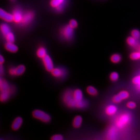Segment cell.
Segmentation results:
<instances>
[{"label":"cell","instance_id":"12","mask_svg":"<svg viewBox=\"0 0 140 140\" xmlns=\"http://www.w3.org/2000/svg\"><path fill=\"white\" fill-rule=\"evenodd\" d=\"M12 89L11 87L8 89L1 92V96H0L1 101L2 102H3L7 101L10 97L11 94L12 93Z\"/></svg>","mask_w":140,"mask_h":140},{"label":"cell","instance_id":"7","mask_svg":"<svg viewBox=\"0 0 140 140\" xmlns=\"http://www.w3.org/2000/svg\"><path fill=\"white\" fill-rule=\"evenodd\" d=\"M42 60L44 68L46 71L51 72L53 68H54V63L51 57L47 54L44 58H42Z\"/></svg>","mask_w":140,"mask_h":140},{"label":"cell","instance_id":"28","mask_svg":"<svg viewBox=\"0 0 140 140\" xmlns=\"http://www.w3.org/2000/svg\"><path fill=\"white\" fill-rule=\"evenodd\" d=\"M131 35L138 40L140 39V31L138 29H134L131 31Z\"/></svg>","mask_w":140,"mask_h":140},{"label":"cell","instance_id":"21","mask_svg":"<svg viewBox=\"0 0 140 140\" xmlns=\"http://www.w3.org/2000/svg\"><path fill=\"white\" fill-rule=\"evenodd\" d=\"M47 54V51L44 47H40L36 51V55L39 58L42 59Z\"/></svg>","mask_w":140,"mask_h":140},{"label":"cell","instance_id":"38","mask_svg":"<svg viewBox=\"0 0 140 140\" xmlns=\"http://www.w3.org/2000/svg\"><path fill=\"white\" fill-rule=\"evenodd\" d=\"M11 1H15V0H11Z\"/></svg>","mask_w":140,"mask_h":140},{"label":"cell","instance_id":"3","mask_svg":"<svg viewBox=\"0 0 140 140\" xmlns=\"http://www.w3.org/2000/svg\"><path fill=\"white\" fill-rule=\"evenodd\" d=\"M74 29L69 24L65 26L60 30V35L66 40H71L74 36Z\"/></svg>","mask_w":140,"mask_h":140},{"label":"cell","instance_id":"19","mask_svg":"<svg viewBox=\"0 0 140 140\" xmlns=\"http://www.w3.org/2000/svg\"><path fill=\"white\" fill-rule=\"evenodd\" d=\"M126 42L128 46L131 47L135 48L138 44L137 40L131 36V35L126 38Z\"/></svg>","mask_w":140,"mask_h":140},{"label":"cell","instance_id":"37","mask_svg":"<svg viewBox=\"0 0 140 140\" xmlns=\"http://www.w3.org/2000/svg\"><path fill=\"white\" fill-rule=\"evenodd\" d=\"M135 48L137 49V50H139V51H140V43H138V44H137V46H136V47Z\"/></svg>","mask_w":140,"mask_h":140},{"label":"cell","instance_id":"11","mask_svg":"<svg viewBox=\"0 0 140 140\" xmlns=\"http://www.w3.org/2000/svg\"><path fill=\"white\" fill-rule=\"evenodd\" d=\"M51 73L53 76L57 78H60L65 76V71L61 68H54L51 71Z\"/></svg>","mask_w":140,"mask_h":140},{"label":"cell","instance_id":"17","mask_svg":"<svg viewBox=\"0 0 140 140\" xmlns=\"http://www.w3.org/2000/svg\"><path fill=\"white\" fill-rule=\"evenodd\" d=\"M1 31L2 35L5 36L7 34L10 33L11 31V27L9 25L5 23H3L1 25Z\"/></svg>","mask_w":140,"mask_h":140},{"label":"cell","instance_id":"25","mask_svg":"<svg viewBox=\"0 0 140 140\" xmlns=\"http://www.w3.org/2000/svg\"><path fill=\"white\" fill-rule=\"evenodd\" d=\"M129 58L133 61H137L140 60V51L139 50L133 51L129 55Z\"/></svg>","mask_w":140,"mask_h":140},{"label":"cell","instance_id":"10","mask_svg":"<svg viewBox=\"0 0 140 140\" xmlns=\"http://www.w3.org/2000/svg\"><path fill=\"white\" fill-rule=\"evenodd\" d=\"M117 112V107L114 104L107 105L105 107V113L107 115L112 117L115 115Z\"/></svg>","mask_w":140,"mask_h":140},{"label":"cell","instance_id":"8","mask_svg":"<svg viewBox=\"0 0 140 140\" xmlns=\"http://www.w3.org/2000/svg\"><path fill=\"white\" fill-rule=\"evenodd\" d=\"M23 14L24 12L21 9L19 8L14 9L12 12L13 21L16 24L21 25L23 18Z\"/></svg>","mask_w":140,"mask_h":140},{"label":"cell","instance_id":"22","mask_svg":"<svg viewBox=\"0 0 140 140\" xmlns=\"http://www.w3.org/2000/svg\"><path fill=\"white\" fill-rule=\"evenodd\" d=\"M11 86L9 85V84L4 79H1L0 81V89L1 92L4 91L10 88Z\"/></svg>","mask_w":140,"mask_h":140},{"label":"cell","instance_id":"2","mask_svg":"<svg viewBox=\"0 0 140 140\" xmlns=\"http://www.w3.org/2000/svg\"><path fill=\"white\" fill-rule=\"evenodd\" d=\"M63 100L67 107L70 108H77V103L74 99L73 91L71 90H67L63 94Z\"/></svg>","mask_w":140,"mask_h":140},{"label":"cell","instance_id":"24","mask_svg":"<svg viewBox=\"0 0 140 140\" xmlns=\"http://www.w3.org/2000/svg\"><path fill=\"white\" fill-rule=\"evenodd\" d=\"M26 67L24 65H20L15 68L16 76L21 75L25 72Z\"/></svg>","mask_w":140,"mask_h":140},{"label":"cell","instance_id":"16","mask_svg":"<svg viewBox=\"0 0 140 140\" xmlns=\"http://www.w3.org/2000/svg\"><path fill=\"white\" fill-rule=\"evenodd\" d=\"M131 82L135 86L137 90L140 92V74L133 77L131 79Z\"/></svg>","mask_w":140,"mask_h":140},{"label":"cell","instance_id":"13","mask_svg":"<svg viewBox=\"0 0 140 140\" xmlns=\"http://www.w3.org/2000/svg\"><path fill=\"white\" fill-rule=\"evenodd\" d=\"M22 123H23V120L21 117H16V118L14 119L11 125V128L13 130L16 131L19 129L21 126Z\"/></svg>","mask_w":140,"mask_h":140},{"label":"cell","instance_id":"36","mask_svg":"<svg viewBox=\"0 0 140 140\" xmlns=\"http://www.w3.org/2000/svg\"><path fill=\"white\" fill-rule=\"evenodd\" d=\"M0 71H1V74L2 75L4 73V69L2 67V65H1V68H0Z\"/></svg>","mask_w":140,"mask_h":140},{"label":"cell","instance_id":"5","mask_svg":"<svg viewBox=\"0 0 140 140\" xmlns=\"http://www.w3.org/2000/svg\"><path fill=\"white\" fill-rule=\"evenodd\" d=\"M67 0H50L49 5L53 9L58 12H61L63 10Z\"/></svg>","mask_w":140,"mask_h":140},{"label":"cell","instance_id":"6","mask_svg":"<svg viewBox=\"0 0 140 140\" xmlns=\"http://www.w3.org/2000/svg\"><path fill=\"white\" fill-rule=\"evenodd\" d=\"M34 18V13L32 11H26L24 12L23 18L21 25L22 26L28 25L33 21Z\"/></svg>","mask_w":140,"mask_h":140},{"label":"cell","instance_id":"26","mask_svg":"<svg viewBox=\"0 0 140 140\" xmlns=\"http://www.w3.org/2000/svg\"><path fill=\"white\" fill-rule=\"evenodd\" d=\"M117 94L123 101V100H126L129 98V93L128 91H126V90H122V91H120Z\"/></svg>","mask_w":140,"mask_h":140},{"label":"cell","instance_id":"4","mask_svg":"<svg viewBox=\"0 0 140 140\" xmlns=\"http://www.w3.org/2000/svg\"><path fill=\"white\" fill-rule=\"evenodd\" d=\"M32 116L35 119L40 120L43 123H49L51 120V117L49 114L41 110L36 109L34 111L32 112Z\"/></svg>","mask_w":140,"mask_h":140},{"label":"cell","instance_id":"9","mask_svg":"<svg viewBox=\"0 0 140 140\" xmlns=\"http://www.w3.org/2000/svg\"><path fill=\"white\" fill-rule=\"evenodd\" d=\"M0 17L2 20L7 22H11L13 21L12 14H11L1 9L0 10Z\"/></svg>","mask_w":140,"mask_h":140},{"label":"cell","instance_id":"35","mask_svg":"<svg viewBox=\"0 0 140 140\" xmlns=\"http://www.w3.org/2000/svg\"><path fill=\"white\" fill-rule=\"evenodd\" d=\"M4 61H5V60H4V58L3 57L2 55H1V57H0V63H1V65H2L4 63Z\"/></svg>","mask_w":140,"mask_h":140},{"label":"cell","instance_id":"31","mask_svg":"<svg viewBox=\"0 0 140 140\" xmlns=\"http://www.w3.org/2000/svg\"><path fill=\"white\" fill-rule=\"evenodd\" d=\"M126 106L129 109H133L137 107V104L133 101H129L126 103Z\"/></svg>","mask_w":140,"mask_h":140},{"label":"cell","instance_id":"23","mask_svg":"<svg viewBox=\"0 0 140 140\" xmlns=\"http://www.w3.org/2000/svg\"><path fill=\"white\" fill-rule=\"evenodd\" d=\"M86 91L88 94L92 96H96L98 94V91L96 88L92 86H88Z\"/></svg>","mask_w":140,"mask_h":140},{"label":"cell","instance_id":"1","mask_svg":"<svg viewBox=\"0 0 140 140\" xmlns=\"http://www.w3.org/2000/svg\"><path fill=\"white\" fill-rule=\"evenodd\" d=\"M132 117L130 112H123L118 114L114 120V124L117 129L123 130L131 123Z\"/></svg>","mask_w":140,"mask_h":140},{"label":"cell","instance_id":"15","mask_svg":"<svg viewBox=\"0 0 140 140\" xmlns=\"http://www.w3.org/2000/svg\"><path fill=\"white\" fill-rule=\"evenodd\" d=\"M117 128L115 126H111L109 129L107 134V139H113L116 136L117 132Z\"/></svg>","mask_w":140,"mask_h":140},{"label":"cell","instance_id":"34","mask_svg":"<svg viewBox=\"0 0 140 140\" xmlns=\"http://www.w3.org/2000/svg\"><path fill=\"white\" fill-rule=\"evenodd\" d=\"M15 68L16 67H11V68H9V73L11 75H16V74H15Z\"/></svg>","mask_w":140,"mask_h":140},{"label":"cell","instance_id":"14","mask_svg":"<svg viewBox=\"0 0 140 140\" xmlns=\"http://www.w3.org/2000/svg\"><path fill=\"white\" fill-rule=\"evenodd\" d=\"M5 49L11 53H16L17 51V46L13 42H7L4 46Z\"/></svg>","mask_w":140,"mask_h":140},{"label":"cell","instance_id":"29","mask_svg":"<svg viewBox=\"0 0 140 140\" xmlns=\"http://www.w3.org/2000/svg\"><path fill=\"white\" fill-rule=\"evenodd\" d=\"M4 37H5V40H7V42H13L14 43L15 41V35H14V34L11 31L10 32Z\"/></svg>","mask_w":140,"mask_h":140},{"label":"cell","instance_id":"30","mask_svg":"<svg viewBox=\"0 0 140 140\" xmlns=\"http://www.w3.org/2000/svg\"><path fill=\"white\" fill-rule=\"evenodd\" d=\"M112 100L113 103H114V104H118V103H120L122 101H123V100H122V99L120 98V97H119L118 94L115 95L112 97Z\"/></svg>","mask_w":140,"mask_h":140},{"label":"cell","instance_id":"20","mask_svg":"<svg viewBox=\"0 0 140 140\" xmlns=\"http://www.w3.org/2000/svg\"><path fill=\"white\" fill-rule=\"evenodd\" d=\"M82 118L81 116L78 115L75 117L73 121V126L75 128H79L82 123Z\"/></svg>","mask_w":140,"mask_h":140},{"label":"cell","instance_id":"18","mask_svg":"<svg viewBox=\"0 0 140 140\" xmlns=\"http://www.w3.org/2000/svg\"><path fill=\"white\" fill-rule=\"evenodd\" d=\"M122 59V56L118 53H115L110 56V60L112 63L117 64L121 61Z\"/></svg>","mask_w":140,"mask_h":140},{"label":"cell","instance_id":"32","mask_svg":"<svg viewBox=\"0 0 140 140\" xmlns=\"http://www.w3.org/2000/svg\"><path fill=\"white\" fill-rule=\"evenodd\" d=\"M69 25L72 28H73V29H75L78 26V22H77V21H76L75 20H71L70 21H69Z\"/></svg>","mask_w":140,"mask_h":140},{"label":"cell","instance_id":"27","mask_svg":"<svg viewBox=\"0 0 140 140\" xmlns=\"http://www.w3.org/2000/svg\"><path fill=\"white\" fill-rule=\"evenodd\" d=\"M119 78V75L117 72L113 71L109 75V79L112 82L117 81Z\"/></svg>","mask_w":140,"mask_h":140},{"label":"cell","instance_id":"33","mask_svg":"<svg viewBox=\"0 0 140 140\" xmlns=\"http://www.w3.org/2000/svg\"><path fill=\"white\" fill-rule=\"evenodd\" d=\"M63 136L60 134H56L53 135L51 137V139L52 140H63Z\"/></svg>","mask_w":140,"mask_h":140}]
</instances>
